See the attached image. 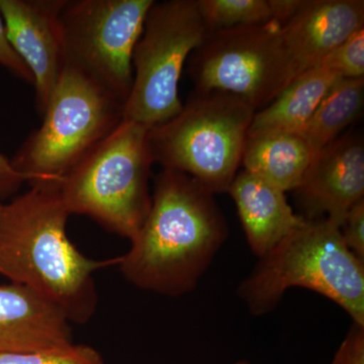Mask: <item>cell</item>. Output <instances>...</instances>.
<instances>
[{
	"mask_svg": "<svg viewBox=\"0 0 364 364\" xmlns=\"http://www.w3.org/2000/svg\"><path fill=\"white\" fill-rule=\"evenodd\" d=\"M228 236L214 193L193 177L162 169L149 214L117 265L136 289L178 298L198 287Z\"/></svg>",
	"mask_w": 364,
	"mask_h": 364,
	"instance_id": "obj_1",
	"label": "cell"
},
{
	"mask_svg": "<svg viewBox=\"0 0 364 364\" xmlns=\"http://www.w3.org/2000/svg\"><path fill=\"white\" fill-rule=\"evenodd\" d=\"M70 215L58 184H33L0 203V275L49 301L70 323L85 324L98 303L95 273L117 265V257L83 255L67 236Z\"/></svg>",
	"mask_w": 364,
	"mask_h": 364,
	"instance_id": "obj_2",
	"label": "cell"
},
{
	"mask_svg": "<svg viewBox=\"0 0 364 364\" xmlns=\"http://www.w3.org/2000/svg\"><path fill=\"white\" fill-rule=\"evenodd\" d=\"M237 289L254 316L272 313L289 289H309L329 299L364 326V261L347 248L339 227L327 219L306 221L258 258Z\"/></svg>",
	"mask_w": 364,
	"mask_h": 364,
	"instance_id": "obj_3",
	"label": "cell"
},
{
	"mask_svg": "<svg viewBox=\"0 0 364 364\" xmlns=\"http://www.w3.org/2000/svg\"><path fill=\"white\" fill-rule=\"evenodd\" d=\"M153 164L148 129L123 119L64 177L60 195L69 214L131 240L149 214Z\"/></svg>",
	"mask_w": 364,
	"mask_h": 364,
	"instance_id": "obj_4",
	"label": "cell"
},
{
	"mask_svg": "<svg viewBox=\"0 0 364 364\" xmlns=\"http://www.w3.org/2000/svg\"><path fill=\"white\" fill-rule=\"evenodd\" d=\"M255 111L221 91L198 93L181 112L148 129L154 163L193 177L210 193H228L242 164Z\"/></svg>",
	"mask_w": 364,
	"mask_h": 364,
	"instance_id": "obj_5",
	"label": "cell"
},
{
	"mask_svg": "<svg viewBox=\"0 0 364 364\" xmlns=\"http://www.w3.org/2000/svg\"><path fill=\"white\" fill-rule=\"evenodd\" d=\"M124 104L97 81L64 66L43 112L11 165L33 184H59L74 166L123 121Z\"/></svg>",
	"mask_w": 364,
	"mask_h": 364,
	"instance_id": "obj_6",
	"label": "cell"
},
{
	"mask_svg": "<svg viewBox=\"0 0 364 364\" xmlns=\"http://www.w3.org/2000/svg\"><path fill=\"white\" fill-rule=\"evenodd\" d=\"M210 32L198 0L153 2L133 52V85L124 121L151 129L181 112L182 69Z\"/></svg>",
	"mask_w": 364,
	"mask_h": 364,
	"instance_id": "obj_7",
	"label": "cell"
},
{
	"mask_svg": "<svg viewBox=\"0 0 364 364\" xmlns=\"http://www.w3.org/2000/svg\"><path fill=\"white\" fill-rule=\"evenodd\" d=\"M282 28L272 21L210 32L191 53L189 73L196 92L230 93L255 112L272 104L296 79Z\"/></svg>",
	"mask_w": 364,
	"mask_h": 364,
	"instance_id": "obj_8",
	"label": "cell"
},
{
	"mask_svg": "<svg viewBox=\"0 0 364 364\" xmlns=\"http://www.w3.org/2000/svg\"><path fill=\"white\" fill-rule=\"evenodd\" d=\"M154 0H66L61 14L65 64L119 102L130 95L133 52Z\"/></svg>",
	"mask_w": 364,
	"mask_h": 364,
	"instance_id": "obj_9",
	"label": "cell"
},
{
	"mask_svg": "<svg viewBox=\"0 0 364 364\" xmlns=\"http://www.w3.org/2000/svg\"><path fill=\"white\" fill-rule=\"evenodd\" d=\"M294 193L299 215L306 221L327 219L340 227L364 200L363 138L347 134L318 151Z\"/></svg>",
	"mask_w": 364,
	"mask_h": 364,
	"instance_id": "obj_10",
	"label": "cell"
},
{
	"mask_svg": "<svg viewBox=\"0 0 364 364\" xmlns=\"http://www.w3.org/2000/svg\"><path fill=\"white\" fill-rule=\"evenodd\" d=\"M66 0H0L7 39L32 73L43 114L65 66L60 14Z\"/></svg>",
	"mask_w": 364,
	"mask_h": 364,
	"instance_id": "obj_11",
	"label": "cell"
},
{
	"mask_svg": "<svg viewBox=\"0 0 364 364\" xmlns=\"http://www.w3.org/2000/svg\"><path fill=\"white\" fill-rule=\"evenodd\" d=\"M361 28L363 0H304L282 28L296 79Z\"/></svg>",
	"mask_w": 364,
	"mask_h": 364,
	"instance_id": "obj_12",
	"label": "cell"
},
{
	"mask_svg": "<svg viewBox=\"0 0 364 364\" xmlns=\"http://www.w3.org/2000/svg\"><path fill=\"white\" fill-rule=\"evenodd\" d=\"M71 344L70 321L56 306L20 284L0 286V354Z\"/></svg>",
	"mask_w": 364,
	"mask_h": 364,
	"instance_id": "obj_13",
	"label": "cell"
},
{
	"mask_svg": "<svg viewBox=\"0 0 364 364\" xmlns=\"http://www.w3.org/2000/svg\"><path fill=\"white\" fill-rule=\"evenodd\" d=\"M228 193L236 205L249 248L258 258L306 222L287 202V193L244 169L239 170Z\"/></svg>",
	"mask_w": 364,
	"mask_h": 364,
	"instance_id": "obj_14",
	"label": "cell"
},
{
	"mask_svg": "<svg viewBox=\"0 0 364 364\" xmlns=\"http://www.w3.org/2000/svg\"><path fill=\"white\" fill-rule=\"evenodd\" d=\"M340 78L321 65L306 71L282 90L272 104L254 114L247 136L299 133Z\"/></svg>",
	"mask_w": 364,
	"mask_h": 364,
	"instance_id": "obj_15",
	"label": "cell"
},
{
	"mask_svg": "<svg viewBox=\"0 0 364 364\" xmlns=\"http://www.w3.org/2000/svg\"><path fill=\"white\" fill-rule=\"evenodd\" d=\"M315 152L299 133H272L247 136L244 170L284 193L301 183Z\"/></svg>",
	"mask_w": 364,
	"mask_h": 364,
	"instance_id": "obj_16",
	"label": "cell"
},
{
	"mask_svg": "<svg viewBox=\"0 0 364 364\" xmlns=\"http://www.w3.org/2000/svg\"><path fill=\"white\" fill-rule=\"evenodd\" d=\"M364 78H340L330 88L299 135L318 152L353 123L363 109Z\"/></svg>",
	"mask_w": 364,
	"mask_h": 364,
	"instance_id": "obj_17",
	"label": "cell"
},
{
	"mask_svg": "<svg viewBox=\"0 0 364 364\" xmlns=\"http://www.w3.org/2000/svg\"><path fill=\"white\" fill-rule=\"evenodd\" d=\"M198 4L212 31L272 21L269 0H198Z\"/></svg>",
	"mask_w": 364,
	"mask_h": 364,
	"instance_id": "obj_18",
	"label": "cell"
},
{
	"mask_svg": "<svg viewBox=\"0 0 364 364\" xmlns=\"http://www.w3.org/2000/svg\"><path fill=\"white\" fill-rule=\"evenodd\" d=\"M0 364H105L102 354L85 344L49 350L0 354Z\"/></svg>",
	"mask_w": 364,
	"mask_h": 364,
	"instance_id": "obj_19",
	"label": "cell"
},
{
	"mask_svg": "<svg viewBox=\"0 0 364 364\" xmlns=\"http://www.w3.org/2000/svg\"><path fill=\"white\" fill-rule=\"evenodd\" d=\"M318 65L341 78H364V28L337 46Z\"/></svg>",
	"mask_w": 364,
	"mask_h": 364,
	"instance_id": "obj_20",
	"label": "cell"
},
{
	"mask_svg": "<svg viewBox=\"0 0 364 364\" xmlns=\"http://www.w3.org/2000/svg\"><path fill=\"white\" fill-rule=\"evenodd\" d=\"M345 245L364 261V200L350 208L339 227Z\"/></svg>",
	"mask_w": 364,
	"mask_h": 364,
	"instance_id": "obj_21",
	"label": "cell"
},
{
	"mask_svg": "<svg viewBox=\"0 0 364 364\" xmlns=\"http://www.w3.org/2000/svg\"><path fill=\"white\" fill-rule=\"evenodd\" d=\"M330 364H364V326L352 323Z\"/></svg>",
	"mask_w": 364,
	"mask_h": 364,
	"instance_id": "obj_22",
	"label": "cell"
},
{
	"mask_svg": "<svg viewBox=\"0 0 364 364\" xmlns=\"http://www.w3.org/2000/svg\"><path fill=\"white\" fill-rule=\"evenodd\" d=\"M0 65L26 82H33V75L7 39L4 16L0 13Z\"/></svg>",
	"mask_w": 364,
	"mask_h": 364,
	"instance_id": "obj_23",
	"label": "cell"
},
{
	"mask_svg": "<svg viewBox=\"0 0 364 364\" xmlns=\"http://www.w3.org/2000/svg\"><path fill=\"white\" fill-rule=\"evenodd\" d=\"M25 182V176L18 173L11 160L0 153V200L14 196Z\"/></svg>",
	"mask_w": 364,
	"mask_h": 364,
	"instance_id": "obj_24",
	"label": "cell"
},
{
	"mask_svg": "<svg viewBox=\"0 0 364 364\" xmlns=\"http://www.w3.org/2000/svg\"><path fill=\"white\" fill-rule=\"evenodd\" d=\"M304 0H269L272 21L284 25L299 11Z\"/></svg>",
	"mask_w": 364,
	"mask_h": 364,
	"instance_id": "obj_25",
	"label": "cell"
},
{
	"mask_svg": "<svg viewBox=\"0 0 364 364\" xmlns=\"http://www.w3.org/2000/svg\"><path fill=\"white\" fill-rule=\"evenodd\" d=\"M234 364H252L247 359H242V360L236 361Z\"/></svg>",
	"mask_w": 364,
	"mask_h": 364,
	"instance_id": "obj_26",
	"label": "cell"
}]
</instances>
